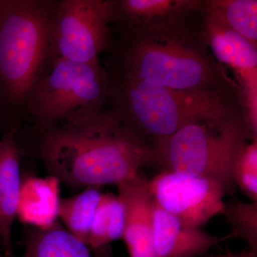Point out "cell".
Listing matches in <instances>:
<instances>
[{
  "label": "cell",
  "instance_id": "13",
  "mask_svg": "<svg viewBox=\"0 0 257 257\" xmlns=\"http://www.w3.org/2000/svg\"><path fill=\"white\" fill-rule=\"evenodd\" d=\"M114 21L124 23L128 31L177 26L182 15L194 9L197 2L177 0L114 1Z\"/></svg>",
  "mask_w": 257,
  "mask_h": 257
},
{
  "label": "cell",
  "instance_id": "5",
  "mask_svg": "<svg viewBox=\"0 0 257 257\" xmlns=\"http://www.w3.org/2000/svg\"><path fill=\"white\" fill-rule=\"evenodd\" d=\"M114 83L97 63L47 58L24 104L36 130L104 110Z\"/></svg>",
  "mask_w": 257,
  "mask_h": 257
},
{
  "label": "cell",
  "instance_id": "12",
  "mask_svg": "<svg viewBox=\"0 0 257 257\" xmlns=\"http://www.w3.org/2000/svg\"><path fill=\"white\" fill-rule=\"evenodd\" d=\"M154 202V200H153ZM153 242L157 257H201L216 245L233 239L185 226L154 202Z\"/></svg>",
  "mask_w": 257,
  "mask_h": 257
},
{
  "label": "cell",
  "instance_id": "8",
  "mask_svg": "<svg viewBox=\"0 0 257 257\" xmlns=\"http://www.w3.org/2000/svg\"><path fill=\"white\" fill-rule=\"evenodd\" d=\"M149 187L154 202L189 227L200 229L224 209V191L208 179L165 171Z\"/></svg>",
  "mask_w": 257,
  "mask_h": 257
},
{
  "label": "cell",
  "instance_id": "18",
  "mask_svg": "<svg viewBox=\"0 0 257 257\" xmlns=\"http://www.w3.org/2000/svg\"><path fill=\"white\" fill-rule=\"evenodd\" d=\"M206 12L215 16L243 38L256 46L257 1L219 0L208 2Z\"/></svg>",
  "mask_w": 257,
  "mask_h": 257
},
{
  "label": "cell",
  "instance_id": "11",
  "mask_svg": "<svg viewBox=\"0 0 257 257\" xmlns=\"http://www.w3.org/2000/svg\"><path fill=\"white\" fill-rule=\"evenodd\" d=\"M18 135V126L12 124L0 140V245L5 257H17L13 228L23 183Z\"/></svg>",
  "mask_w": 257,
  "mask_h": 257
},
{
  "label": "cell",
  "instance_id": "10",
  "mask_svg": "<svg viewBox=\"0 0 257 257\" xmlns=\"http://www.w3.org/2000/svg\"><path fill=\"white\" fill-rule=\"evenodd\" d=\"M124 211L122 239L130 257H157L153 242V198L149 180L139 174L117 185Z\"/></svg>",
  "mask_w": 257,
  "mask_h": 257
},
{
  "label": "cell",
  "instance_id": "7",
  "mask_svg": "<svg viewBox=\"0 0 257 257\" xmlns=\"http://www.w3.org/2000/svg\"><path fill=\"white\" fill-rule=\"evenodd\" d=\"M114 20V1H55L47 58L97 63L110 46L109 24Z\"/></svg>",
  "mask_w": 257,
  "mask_h": 257
},
{
  "label": "cell",
  "instance_id": "14",
  "mask_svg": "<svg viewBox=\"0 0 257 257\" xmlns=\"http://www.w3.org/2000/svg\"><path fill=\"white\" fill-rule=\"evenodd\" d=\"M57 181L49 179H29L22 183L17 216L34 227L45 229L57 221L58 197Z\"/></svg>",
  "mask_w": 257,
  "mask_h": 257
},
{
  "label": "cell",
  "instance_id": "2",
  "mask_svg": "<svg viewBox=\"0 0 257 257\" xmlns=\"http://www.w3.org/2000/svg\"><path fill=\"white\" fill-rule=\"evenodd\" d=\"M251 140L247 121L221 106L193 119L154 147L155 164L162 172L201 177L234 195V168L240 154Z\"/></svg>",
  "mask_w": 257,
  "mask_h": 257
},
{
  "label": "cell",
  "instance_id": "1",
  "mask_svg": "<svg viewBox=\"0 0 257 257\" xmlns=\"http://www.w3.org/2000/svg\"><path fill=\"white\" fill-rule=\"evenodd\" d=\"M37 130V156L72 189L118 185L155 162V149L113 109Z\"/></svg>",
  "mask_w": 257,
  "mask_h": 257
},
{
  "label": "cell",
  "instance_id": "15",
  "mask_svg": "<svg viewBox=\"0 0 257 257\" xmlns=\"http://www.w3.org/2000/svg\"><path fill=\"white\" fill-rule=\"evenodd\" d=\"M23 257H92L87 245L69 233L61 223L27 232Z\"/></svg>",
  "mask_w": 257,
  "mask_h": 257
},
{
  "label": "cell",
  "instance_id": "19",
  "mask_svg": "<svg viewBox=\"0 0 257 257\" xmlns=\"http://www.w3.org/2000/svg\"><path fill=\"white\" fill-rule=\"evenodd\" d=\"M221 215L229 225L233 239L242 240L257 251V202L244 203L237 198L225 202Z\"/></svg>",
  "mask_w": 257,
  "mask_h": 257
},
{
  "label": "cell",
  "instance_id": "9",
  "mask_svg": "<svg viewBox=\"0 0 257 257\" xmlns=\"http://www.w3.org/2000/svg\"><path fill=\"white\" fill-rule=\"evenodd\" d=\"M205 37L216 59L231 67L243 85L247 118L257 122V50L256 45L206 12Z\"/></svg>",
  "mask_w": 257,
  "mask_h": 257
},
{
  "label": "cell",
  "instance_id": "16",
  "mask_svg": "<svg viewBox=\"0 0 257 257\" xmlns=\"http://www.w3.org/2000/svg\"><path fill=\"white\" fill-rule=\"evenodd\" d=\"M124 228V208L119 196L102 193L88 236V248L97 257L110 256L107 248L113 241L122 239Z\"/></svg>",
  "mask_w": 257,
  "mask_h": 257
},
{
  "label": "cell",
  "instance_id": "6",
  "mask_svg": "<svg viewBox=\"0 0 257 257\" xmlns=\"http://www.w3.org/2000/svg\"><path fill=\"white\" fill-rule=\"evenodd\" d=\"M110 99L113 109L153 148L189 121L226 105L214 89L175 90L124 79L114 84Z\"/></svg>",
  "mask_w": 257,
  "mask_h": 257
},
{
  "label": "cell",
  "instance_id": "4",
  "mask_svg": "<svg viewBox=\"0 0 257 257\" xmlns=\"http://www.w3.org/2000/svg\"><path fill=\"white\" fill-rule=\"evenodd\" d=\"M178 25L130 32L121 79L181 91L213 89L215 69L200 47Z\"/></svg>",
  "mask_w": 257,
  "mask_h": 257
},
{
  "label": "cell",
  "instance_id": "24",
  "mask_svg": "<svg viewBox=\"0 0 257 257\" xmlns=\"http://www.w3.org/2000/svg\"><path fill=\"white\" fill-rule=\"evenodd\" d=\"M201 257H207V254H206V255H204V256H201Z\"/></svg>",
  "mask_w": 257,
  "mask_h": 257
},
{
  "label": "cell",
  "instance_id": "20",
  "mask_svg": "<svg viewBox=\"0 0 257 257\" xmlns=\"http://www.w3.org/2000/svg\"><path fill=\"white\" fill-rule=\"evenodd\" d=\"M236 187L253 202H257V139L246 143L234 168Z\"/></svg>",
  "mask_w": 257,
  "mask_h": 257
},
{
  "label": "cell",
  "instance_id": "17",
  "mask_svg": "<svg viewBox=\"0 0 257 257\" xmlns=\"http://www.w3.org/2000/svg\"><path fill=\"white\" fill-rule=\"evenodd\" d=\"M101 195L99 187H89L59 202L58 216L65 229L86 245Z\"/></svg>",
  "mask_w": 257,
  "mask_h": 257
},
{
  "label": "cell",
  "instance_id": "3",
  "mask_svg": "<svg viewBox=\"0 0 257 257\" xmlns=\"http://www.w3.org/2000/svg\"><path fill=\"white\" fill-rule=\"evenodd\" d=\"M55 1L0 0V105L22 111L46 63Z\"/></svg>",
  "mask_w": 257,
  "mask_h": 257
},
{
  "label": "cell",
  "instance_id": "23",
  "mask_svg": "<svg viewBox=\"0 0 257 257\" xmlns=\"http://www.w3.org/2000/svg\"><path fill=\"white\" fill-rule=\"evenodd\" d=\"M0 257H5L4 255H3V253H2V251H0Z\"/></svg>",
  "mask_w": 257,
  "mask_h": 257
},
{
  "label": "cell",
  "instance_id": "22",
  "mask_svg": "<svg viewBox=\"0 0 257 257\" xmlns=\"http://www.w3.org/2000/svg\"><path fill=\"white\" fill-rule=\"evenodd\" d=\"M10 118L9 115L7 114L6 111L0 105V126L7 122L10 119Z\"/></svg>",
  "mask_w": 257,
  "mask_h": 257
},
{
  "label": "cell",
  "instance_id": "21",
  "mask_svg": "<svg viewBox=\"0 0 257 257\" xmlns=\"http://www.w3.org/2000/svg\"><path fill=\"white\" fill-rule=\"evenodd\" d=\"M207 257H257V251L246 248L240 251H232L227 249L224 252L215 253V254L208 255Z\"/></svg>",
  "mask_w": 257,
  "mask_h": 257
}]
</instances>
